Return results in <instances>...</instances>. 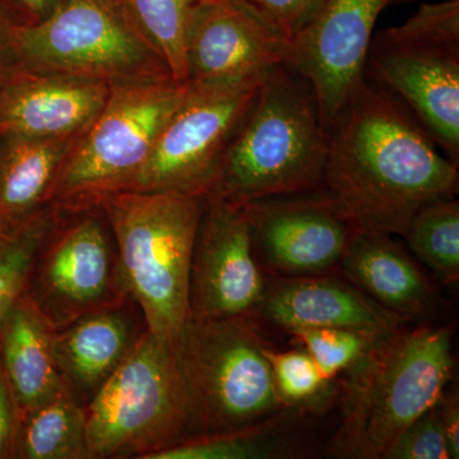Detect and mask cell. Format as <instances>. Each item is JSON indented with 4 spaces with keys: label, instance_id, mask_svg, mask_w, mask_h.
<instances>
[{
    "label": "cell",
    "instance_id": "6da1fadb",
    "mask_svg": "<svg viewBox=\"0 0 459 459\" xmlns=\"http://www.w3.org/2000/svg\"><path fill=\"white\" fill-rule=\"evenodd\" d=\"M458 166L389 91L369 80L329 126L320 190L356 234L404 238L424 205L457 195Z\"/></svg>",
    "mask_w": 459,
    "mask_h": 459
},
{
    "label": "cell",
    "instance_id": "7a4b0ae2",
    "mask_svg": "<svg viewBox=\"0 0 459 459\" xmlns=\"http://www.w3.org/2000/svg\"><path fill=\"white\" fill-rule=\"evenodd\" d=\"M329 131L310 83L292 66L265 75L223 153L207 197L246 205L322 186Z\"/></svg>",
    "mask_w": 459,
    "mask_h": 459
},
{
    "label": "cell",
    "instance_id": "3957f363",
    "mask_svg": "<svg viewBox=\"0 0 459 459\" xmlns=\"http://www.w3.org/2000/svg\"><path fill=\"white\" fill-rule=\"evenodd\" d=\"M377 337L347 370L342 419L328 452L385 459L395 439L437 403L453 373L452 332L420 323Z\"/></svg>",
    "mask_w": 459,
    "mask_h": 459
},
{
    "label": "cell",
    "instance_id": "277c9868",
    "mask_svg": "<svg viewBox=\"0 0 459 459\" xmlns=\"http://www.w3.org/2000/svg\"><path fill=\"white\" fill-rule=\"evenodd\" d=\"M205 195L123 192L102 204L126 291L159 336L178 338L189 319V272Z\"/></svg>",
    "mask_w": 459,
    "mask_h": 459
},
{
    "label": "cell",
    "instance_id": "5b68a950",
    "mask_svg": "<svg viewBox=\"0 0 459 459\" xmlns=\"http://www.w3.org/2000/svg\"><path fill=\"white\" fill-rule=\"evenodd\" d=\"M83 412L92 459H151L190 439L177 338L148 329Z\"/></svg>",
    "mask_w": 459,
    "mask_h": 459
},
{
    "label": "cell",
    "instance_id": "8992f818",
    "mask_svg": "<svg viewBox=\"0 0 459 459\" xmlns=\"http://www.w3.org/2000/svg\"><path fill=\"white\" fill-rule=\"evenodd\" d=\"M264 342L252 316L188 319L177 349L192 437L235 433L286 410L274 388Z\"/></svg>",
    "mask_w": 459,
    "mask_h": 459
},
{
    "label": "cell",
    "instance_id": "52a82bcc",
    "mask_svg": "<svg viewBox=\"0 0 459 459\" xmlns=\"http://www.w3.org/2000/svg\"><path fill=\"white\" fill-rule=\"evenodd\" d=\"M17 39L27 71L108 87L172 80L126 0H62L40 22H20Z\"/></svg>",
    "mask_w": 459,
    "mask_h": 459
},
{
    "label": "cell",
    "instance_id": "ba28073f",
    "mask_svg": "<svg viewBox=\"0 0 459 459\" xmlns=\"http://www.w3.org/2000/svg\"><path fill=\"white\" fill-rule=\"evenodd\" d=\"M365 78L400 100L459 166V0L425 3L374 33Z\"/></svg>",
    "mask_w": 459,
    "mask_h": 459
},
{
    "label": "cell",
    "instance_id": "9c48e42d",
    "mask_svg": "<svg viewBox=\"0 0 459 459\" xmlns=\"http://www.w3.org/2000/svg\"><path fill=\"white\" fill-rule=\"evenodd\" d=\"M186 87L174 80L111 87L104 107L69 150L51 207L86 210L128 192Z\"/></svg>",
    "mask_w": 459,
    "mask_h": 459
},
{
    "label": "cell",
    "instance_id": "30bf717a",
    "mask_svg": "<svg viewBox=\"0 0 459 459\" xmlns=\"http://www.w3.org/2000/svg\"><path fill=\"white\" fill-rule=\"evenodd\" d=\"M56 212L32 253L22 294L54 331L128 294L104 207Z\"/></svg>",
    "mask_w": 459,
    "mask_h": 459
},
{
    "label": "cell",
    "instance_id": "8fae6325",
    "mask_svg": "<svg viewBox=\"0 0 459 459\" xmlns=\"http://www.w3.org/2000/svg\"><path fill=\"white\" fill-rule=\"evenodd\" d=\"M267 74L235 82H186L128 192L207 195Z\"/></svg>",
    "mask_w": 459,
    "mask_h": 459
},
{
    "label": "cell",
    "instance_id": "7c38bea8",
    "mask_svg": "<svg viewBox=\"0 0 459 459\" xmlns=\"http://www.w3.org/2000/svg\"><path fill=\"white\" fill-rule=\"evenodd\" d=\"M265 282L246 205L205 195L190 259L189 318H253Z\"/></svg>",
    "mask_w": 459,
    "mask_h": 459
},
{
    "label": "cell",
    "instance_id": "4fadbf2b",
    "mask_svg": "<svg viewBox=\"0 0 459 459\" xmlns=\"http://www.w3.org/2000/svg\"><path fill=\"white\" fill-rule=\"evenodd\" d=\"M395 0H325L291 39L287 65L303 75L329 126L365 82L377 18Z\"/></svg>",
    "mask_w": 459,
    "mask_h": 459
},
{
    "label": "cell",
    "instance_id": "5bb4252c",
    "mask_svg": "<svg viewBox=\"0 0 459 459\" xmlns=\"http://www.w3.org/2000/svg\"><path fill=\"white\" fill-rule=\"evenodd\" d=\"M246 208L256 261L277 276L328 273L340 267L356 234L320 189L259 199Z\"/></svg>",
    "mask_w": 459,
    "mask_h": 459
},
{
    "label": "cell",
    "instance_id": "9a60e30c",
    "mask_svg": "<svg viewBox=\"0 0 459 459\" xmlns=\"http://www.w3.org/2000/svg\"><path fill=\"white\" fill-rule=\"evenodd\" d=\"M291 38L247 0H202L186 36V82H235L287 65Z\"/></svg>",
    "mask_w": 459,
    "mask_h": 459
},
{
    "label": "cell",
    "instance_id": "2e32d148",
    "mask_svg": "<svg viewBox=\"0 0 459 459\" xmlns=\"http://www.w3.org/2000/svg\"><path fill=\"white\" fill-rule=\"evenodd\" d=\"M148 329L141 305L129 292L56 329L54 358L66 394L86 406Z\"/></svg>",
    "mask_w": 459,
    "mask_h": 459
},
{
    "label": "cell",
    "instance_id": "e0dca14e",
    "mask_svg": "<svg viewBox=\"0 0 459 459\" xmlns=\"http://www.w3.org/2000/svg\"><path fill=\"white\" fill-rule=\"evenodd\" d=\"M253 318L267 320L287 332L304 328H349L380 337L410 325L373 299L332 274L277 276L265 282Z\"/></svg>",
    "mask_w": 459,
    "mask_h": 459
},
{
    "label": "cell",
    "instance_id": "ac0fdd59",
    "mask_svg": "<svg viewBox=\"0 0 459 459\" xmlns=\"http://www.w3.org/2000/svg\"><path fill=\"white\" fill-rule=\"evenodd\" d=\"M110 90L95 81L25 69L0 95V133L75 137L104 107Z\"/></svg>",
    "mask_w": 459,
    "mask_h": 459
},
{
    "label": "cell",
    "instance_id": "d6986e66",
    "mask_svg": "<svg viewBox=\"0 0 459 459\" xmlns=\"http://www.w3.org/2000/svg\"><path fill=\"white\" fill-rule=\"evenodd\" d=\"M394 237L355 234L340 263L344 279L407 323L424 322L439 298Z\"/></svg>",
    "mask_w": 459,
    "mask_h": 459
},
{
    "label": "cell",
    "instance_id": "ffe728a7",
    "mask_svg": "<svg viewBox=\"0 0 459 459\" xmlns=\"http://www.w3.org/2000/svg\"><path fill=\"white\" fill-rule=\"evenodd\" d=\"M78 135L35 138L0 133L2 231L23 228L49 210L63 162Z\"/></svg>",
    "mask_w": 459,
    "mask_h": 459
},
{
    "label": "cell",
    "instance_id": "44dd1931",
    "mask_svg": "<svg viewBox=\"0 0 459 459\" xmlns=\"http://www.w3.org/2000/svg\"><path fill=\"white\" fill-rule=\"evenodd\" d=\"M53 337L54 329L21 296L0 328V368L18 419L65 391L56 369Z\"/></svg>",
    "mask_w": 459,
    "mask_h": 459
},
{
    "label": "cell",
    "instance_id": "7402d4cb",
    "mask_svg": "<svg viewBox=\"0 0 459 459\" xmlns=\"http://www.w3.org/2000/svg\"><path fill=\"white\" fill-rule=\"evenodd\" d=\"M13 459H92L81 407L66 392L23 413L17 421Z\"/></svg>",
    "mask_w": 459,
    "mask_h": 459
},
{
    "label": "cell",
    "instance_id": "603a6c76",
    "mask_svg": "<svg viewBox=\"0 0 459 459\" xmlns=\"http://www.w3.org/2000/svg\"><path fill=\"white\" fill-rule=\"evenodd\" d=\"M412 255L444 283L459 280V202H431L413 217L404 235Z\"/></svg>",
    "mask_w": 459,
    "mask_h": 459
},
{
    "label": "cell",
    "instance_id": "cb8c5ba5",
    "mask_svg": "<svg viewBox=\"0 0 459 459\" xmlns=\"http://www.w3.org/2000/svg\"><path fill=\"white\" fill-rule=\"evenodd\" d=\"M202 0H126L133 18L165 60L172 80L186 83V45Z\"/></svg>",
    "mask_w": 459,
    "mask_h": 459
},
{
    "label": "cell",
    "instance_id": "d4e9b609",
    "mask_svg": "<svg viewBox=\"0 0 459 459\" xmlns=\"http://www.w3.org/2000/svg\"><path fill=\"white\" fill-rule=\"evenodd\" d=\"M281 413L235 433L192 437L151 459H263L290 455L279 431Z\"/></svg>",
    "mask_w": 459,
    "mask_h": 459
},
{
    "label": "cell",
    "instance_id": "484cf974",
    "mask_svg": "<svg viewBox=\"0 0 459 459\" xmlns=\"http://www.w3.org/2000/svg\"><path fill=\"white\" fill-rule=\"evenodd\" d=\"M264 355L283 409H312L331 391L333 382L323 376L304 349L274 351L267 346Z\"/></svg>",
    "mask_w": 459,
    "mask_h": 459
},
{
    "label": "cell",
    "instance_id": "4316f807",
    "mask_svg": "<svg viewBox=\"0 0 459 459\" xmlns=\"http://www.w3.org/2000/svg\"><path fill=\"white\" fill-rule=\"evenodd\" d=\"M56 214V208L50 207L23 228L14 231L0 230V328L12 305L23 294L32 253Z\"/></svg>",
    "mask_w": 459,
    "mask_h": 459
},
{
    "label": "cell",
    "instance_id": "83f0119b",
    "mask_svg": "<svg viewBox=\"0 0 459 459\" xmlns=\"http://www.w3.org/2000/svg\"><path fill=\"white\" fill-rule=\"evenodd\" d=\"M290 333L332 382L351 369L377 338L349 328H304Z\"/></svg>",
    "mask_w": 459,
    "mask_h": 459
},
{
    "label": "cell",
    "instance_id": "f1b7e54d",
    "mask_svg": "<svg viewBox=\"0 0 459 459\" xmlns=\"http://www.w3.org/2000/svg\"><path fill=\"white\" fill-rule=\"evenodd\" d=\"M448 440L435 404L402 431L385 459H449Z\"/></svg>",
    "mask_w": 459,
    "mask_h": 459
},
{
    "label": "cell",
    "instance_id": "f546056e",
    "mask_svg": "<svg viewBox=\"0 0 459 459\" xmlns=\"http://www.w3.org/2000/svg\"><path fill=\"white\" fill-rule=\"evenodd\" d=\"M270 17L280 29L294 38L304 29L325 0H247Z\"/></svg>",
    "mask_w": 459,
    "mask_h": 459
},
{
    "label": "cell",
    "instance_id": "4dcf8cb0",
    "mask_svg": "<svg viewBox=\"0 0 459 459\" xmlns=\"http://www.w3.org/2000/svg\"><path fill=\"white\" fill-rule=\"evenodd\" d=\"M20 22L7 4H0V95L26 69L18 48Z\"/></svg>",
    "mask_w": 459,
    "mask_h": 459
},
{
    "label": "cell",
    "instance_id": "1f68e13d",
    "mask_svg": "<svg viewBox=\"0 0 459 459\" xmlns=\"http://www.w3.org/2000/svg\"><path fill=\"white\" fill-rule=\"evenodd\" d=\"M17 421L16 407L0 368V459L12 458Z\"/></svg>",
    "mask_w": 459,
    "mask_h": 459
},
{
    "label": "cell",
    "instance_id": "d6a6232c",
    "mask_svg": "<svg viewBox=\"0 0 459 459\" xmlns=\"http://www.w3.org/2000/svg\"><path fill=\"white\" fill-rule=\"evenodd\" d=\"M440 422L448 440L451 458H459V400L458 392L455 389H444L439 400L435 403Z\"/></svg>",
    "mask_w": 459,
    "mask_h": 459
},
{
    "label": "cell",
    "instance_id": "836d02e7",
    "mask_svg": "<svg viewBox=\"0 0 459 459\" xmlns=\"http://www.w3.org/2000/svg\"><path fill=\"white\" fill-rule=\"evenodd\" d=\"M62 0H8L7 5L22 23L40 22Z\"/></svg>",
    "mask_w": 459,
    "mask_h": 459
}]
</instances>
